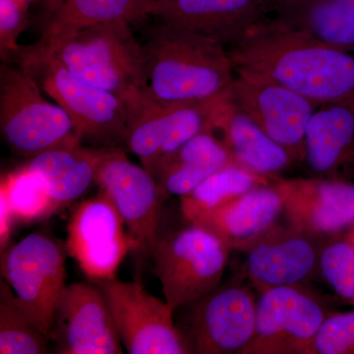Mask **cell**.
<instances>
[{
  "instance_id": "7",
  "label": "cell",
  "mask_w": 354,
  "mask_h": 354,
  "mask_svg": "<svg viewBox=\"0 0 354 354\" xmlns=\"http://www.w3.org/2000/svg\"><path fill=\"white\" fill-rule=\"evenodd\" d=\"M256 300L241 279L179 307L176 325L190 353L243 354L255 330Z\"/></svg>"
},
{
  "instance_id": "5",
  "label": "cell",
  "mask_w": 354,
  "mask_h": 354,
  "mask_svg": "<svg viewBox=\"0 0 354 354\" xmlns=\"http://www.w3.org/2000/svg\"><path fill=\"white\" fill-rule=\"evenodd\" d=\"M0 131L9 150L26 158L84 141L66 111L44 99L36 80L6 62L0 66Z\"/></svg>"
},
{
  "instance_id": "17",
  "label": "cell",
  "mask_w": 354,
  "mask_h": 354,
  "mask_svg": "<svg viewBox=\"0 0 354 354\" xmlns=\"http://www.w3.org/2000/svg\"><path fill=\"white\" fill-rule=\"evenodd\" d=\"M285 198L279 180L259 186L213 209L195 223L218 235L230 250L247 251L279 225Z\"/></svg>"
},
{
  "instance_id": "1",
  "label": "cell",
  "mask_w": 354,
  "mask_h": 354,
  "mask_svg": "<svg viewBox=\"0 0 354 354\" xmlns=\"http://www.w3.org/2000/svg\"><path fill=\"white\" fill-rule=\"evenodd\" d=\"M234 70L266 77L315 104L354 102V57L278 20L260 21L228 50Z\"/></svg>"
},
{
  "instance_id": "12",
  "label": "cell",
  "mask_w": 354,
  "mask_h": 354,
  "mask_svg": "<svg viewBox=\"0 0 354 354\" xmlns=\"http://www.w3.org/2000/svg\"><path fill=\"white\" fill-rule=\"evenodd\" d=\"M100 192L120 214L136 253L151 255L165 201L157 180L145 167L133 164L122 148H113L95 177Z\"/></svg>"
},
{
  "instance_id": "10",
  "label": "cell",
  "mask_w": 354,
  "mask_h": 354,
  "mask_svg": "<svg viewBox=\"0 0 354 354\" xmlns=\"http://www.w3.org/2000/svg\"><path fill=\"white\" fill-rule=\"evenodd\" d=\"M106 298L122 346L130 354H190L174 311L139 281H93Z\"/></svg>"
},
{
  "instance_id": "20",
  "label": "cell",
  "mask_w": 354,
  "mask_h": 354,
  "mask_svg": "<svg viewBox=\"0 0 354 354\" xmlns=\"http://www.w3.org/2000/svg\"><path fill=\"white\" fill-rule=\"evenodd\" d=\"M111 149L82 145L55 149L28 158L24 167L41 179L57 209L83 196L95 184Z\"/></svg>"
},
{
  "instance_id": "28",
  "label": "cell",
  "mask_w": 354,
  "mask_h": 354,
  "mask_svg": "<svg viewBox=\"0 0 354 354\" xmlns=\"http://www.w3.org/2000/svg\"><path fill=\"white\" fill-rule=\"evenodd\" d=\"M320 276L337 297L354 307V243L348 234L325 242Z\"/></svg>"
},
{
  "instance_id": "2",
  "label": "cell",
  "mask_w": 354,
  "mask_h": 354,
  "mask_svg": "<svg viewBox=\"0 0 354 354\" xmlns=\"http://www.w3.org/2000/svg\"><path fill=\"white\" fill-rule=\"evenodd\" d=\"M143 44L149 104L169 106L225 95L235 70L221 41L160 21Z\"/></svg>"
},
{
  "instance_id": "4",
  "label": "cell",
  "mask_w": 354,
  "mask_h": 354,
  "mask_svg": "<svg viewBox=\"0 0 354 354\" xmlns=\"http://www.w3.org/2000/svg\"><path fill=\"white\" fill-rule=\"evenodd\" d=\"M10 60L66 111L84 141L97 147L125 146L132 111L118 95L74 75L39 41L20 46Z\"/></svg>"
},
{
  "instance_id": "24",
  "label": "cell",
  "mask_w": 354,
  "mask_h": 354,
  "mask_svg": "<svg viewBox=\"0 0 354 354\" xmlns=\"http://www.w3.org/2000/svg\"><path fill=\"white\" fill-rule=\"evenodd\" d=\"M156 0H64L50 13L39 41L48 44L104 23H136L150 15Z\"/></svg>"
},
{
  "instance_id": "25",
  "label": "cell",
  "mask_w": 354,
  "mask_h": 354,
  "mask_svg": "<svg viewBox=\"0 0 354 354\" xmlns=\"http://www.w3.org/2000/svg\"><path fill=\"white\" fill-rule=\"evenodd\" d=\"M270 183L269 177L237 165H227L211 174L189 194L180 197L181 213L186 221L194 223L205 214Z\"/></svg>"
},
{
  "instance_id": "35",
  "label": "cell",
  "mask_w": 354,
  "mask_h": 354,
  "mask_svg": "<svg viewBox=\"0 0 354 354\" xmlns=\"http://www.w3.org/2000/svg\"><path fill=\"white\" fill-rule=\"evenodd\" d=\"M263 1H264V0H263Z\"/></svg>"
},
{
  "instance_id": "16",
  "label": "cell",
  "mask_w": 354,
  "mask_h": 354,
  "mask_svg": "<svg viewBox=\"0 0 354 354\" xmlns=\"http://www.w3.org/2000/svg\"><path fill=\"white\" fill-rule=\"evenodd\" d=\"M288 225L327 242L354 227V183L337 178L279 180Z\"/></svg>"
},
{
  "instance_id": "19",
  "label": "cell",
  "mask_w": 354,
  "mask_h": 354,
  "mask_svg": "<svg viewBox=\"0 0 354 354\" xmlns=\"http://www.w3.org/2000/svg\"><path fill=\"white\" fill-rule=\"evenodd\" d=\"M304 162L316 177L335 178L354 162V102L320 104L307 127Z\"/></svg>"
},
{
  "instance_id": "13",
  "label": "cell",
  "mask_w": 354,
  "mask_h": 354,
  "mask_svg": "<svg viewBox=\"0 0 354 354\" xmlns=\"http://www.w3.org/2000/svg\"><path fill=\"white\" fill-rule=\"evenodd\" d=\"M50 342L57 354H121L111 309L97 286H65L55 309Z\"/></svg>"
},
{
  "instance_id": "29",
  "label": "cell",
  "mask_w": 354,
  "mask_h": 354,
  "mask_svg": "<svg viewBox=\"0 0 354 354\" xmlns=\"http://www.w3.org/2000/svg\"><path fill=\"white\" fill-rule=\"evenodd\" d=\"M307 354H354V311L330 314Z\"/></svg>"
},
{
  "instance_id": "22",
  "label": "cell",
  "mask_w": 354,
  "mask_h": 354,
  "mask_svg": "<svg viewBox=\"0 0 354 354\" xmlns=\"http://www.w3.org/2000/svg\"><path fill=\"white\" fill-rule=\"evenodd\" d=\"M236 165L221 139L214 131H203L181 147L160 169L156 180L165 199L183 197L208 178L214 172Z\"/></svg>"
},
{
  "instance_id": "31",
  "label": "cell",
  "mask_w": 354,
  "mask_h": 354,
  "mask_svg": "<svg viewBox=\"0 0 354 354\" xmlns=\"http://www.w3.org/2000/svg\"><path fill=\"white\" fill-rule=\"evenodd\" d=\"M0 246H1V252L6 248L7 243H8L9 239L12 232V227L14 223H16L14 220L12 213H11L10 208L3 197H0Z\"/></svg>"
},
{
  "instance_id": "8",
  "label": "cell",
  "mask_w": 354,
  "mask_h": 354,
  "mask_svg": "<svg viewBox=\"0 0 354 354\" xmlns=\"http://www.w3.org/2000/svg\"><path fill=\"white\" fill-rule=\"evenodd\" d=\"M0 267L20 306L50 342L55 309L66 286L62 242L32 232L1 253Z\"/></svg>"
},
{
  "instance_id": "18",
  "label": "cell",
  "mask_w": 354,
  "mask_h": 354,
  "mask_svg": "<svg viewBox=\"0 0 354 354\" xmlns=\"http://www.w3.org/2000/svg\"><path fill=\"white\" fill-rule=\"evenodd\" d=\"M263 0H156L150 15L221 41H239L259 23Z\"/></svg>"
},
{
  "instance_id": "34",
  "label": "cell",
  "mask_w": 354,
  "mask_h": 354,
  "mask_svg": "<svg viewBox=\"0 0 354 354\" xmlns=\"http://www.w3.org/2000/svg\"><path fill=\"white\" fill-rule=\"evenodd\" d=\"M27 1H29V0H27Z\"/></svg>"
},
{
  "instance_id": "23",
  "label": "cell",
  "mask_w": 354,
  "mask_h": 354,
  "mask_svg": "<svg viewBox=\"0 0 354 354\" xmlns=\"http://www.w3.org/2000/svg\"><path fill=\"white\" fill-rule=\"evenodd\" d=\"M279 22L351 53L354 51V0H283Z\"/></svg>"
},
{
  "instance_id": "27",
  "label": "cell",
  "mask_w": 354,
  "mask_h": 354,
  "mask_svg": "<svg viewBox=\"0 0 354 354\" xmlns=\"http://www.w3.org/2000/svg\"><path fill=\"white\" fill-rule=\"evenodd\" d=\"M0 197L6 199L16 223L43 220L57 209L41 179L25 167L2 177Z\"/></svg>"
},
{
  "instance_id": "26",
  "label": "cell",
  "mask_w": 354,
  "mask_h": 354,
  "mask_svg": "<svg viewBox=\"0 0 354 354\" xmlns=\"http://www.w3.org/2000/svg\"><path fill=\"white\" fill-rule=\"evenodd\" d=\"M50 339L30 320L12 288L0 281V353L46 354Z\"/></svg>"
},
{
  "instance_id": "33",
  "label": "cell",
  "mask_w": 354,
  "mask_h": 354,
  "mask_svg": "<svg viewBox=\"0 0 354 354\" xmlns=\"http://www.w3.org/2000/svg\"><path fill=\"white\" fill-rule=\"evenodd\" d=\"M346 234L348 235L349 239H351L354 243V227L353 228V230H351V232H348V234Z\"/></svg>"
},
{
  "instance_id": "9",
  "label": "cell",
  "mask_w": 354,
  "mask_h": 354,
  "mask_svg": "<svg viewBox=\"0 0 354 354\" xmlns=\"http://www.w3.org/2000/svg\"><path fill=\"white\" fill-rule=\"evenodd\" d=\"M332 313L320 295L307 286L266 290L256 304L255 330L243 354H307Z\"/></svg>"
},
{
  "instance_id": "21",
  "label": "cell",
  "mask_w": 354,
  "mask_h": 354,
  "mask_svg": "<svg viewBox=\"0 0 354 354\" xmlns=\"http://www.w3.org/2000/svg\"><path fill=\"white\" fill-rule=\"evenodd\" d=\"M215 130L223 134L221 141L235 164L254 174L271 178L293 162L283 146L228 102L227 94L216 118Z\"/></svg>"
},
{
  "instance_id": "15",
  "label": "cell",
  "mask_w": 354,
  "mask_h": 354,
  "mask_svg": "<svg viewBox=\"0 0 354 354\" xmlns=\"http://www.w3.org/2000/svg\"><path fill=\"white\" fill-rule=\"evenodd\" d=\"M324 244L306 232L279 223L247 251L244 274L260 293L278 286H307L320 274Z\"/></svg>"
},
{
  "instance_id": "3",
  "label": "cell",
  "mask_w": 354,
  "mask_h": 354,
  "mask_svg": "<svg viewBox=\"0 0 354 354\" xmlns=\"http://www.w3.org/2000/svg\"><path fill=\"white\" fill-rule=\"evenodd\" d=\"M74 75L118 95L132 111V118L149 106L143 44L124 21L90 26L71 36L43 43Z\"/></svg>"
},
{
  "instance_id": "32",
  "label": "cell",
  "mask_w": 354,
  "mask_h": 354,
  "mask_svg": "<svg viewBox=\"0 0 354 354\" xmlns=\"http://www.w3.org/2000/svg\"><path fill=\"white\" fill-rule=\"evenodd\" d=\"M43 1L44 6H46V8L48 9V12L50 14L53 11L57 10L58 7L62 6L64 0H43Z\"/></svg>"
},
{
  "instance_id": "30",
  "label": "cell",
  "mask_w": 354,
  "mask_h": 354,
  "mask_svg": "<svg viewBox=\"0 0 354 354\" xmlns=\"http://www.w3.org/2000/svg\"><path fill=\"white\" fill-rule=\"evenodd\" d=\"M27 25V0H0V57L4 62L19 48L18 39Z\"/></svg>"
},
{
  "instance_id": "11",
  "label": "cell",
  "mask_w": 354,
  "mask_h": 354,
  "mask_svg": "<svg viewBox=\"0 0 354 354\" xmlns=\"http://www.w3.org/2000/svg\"><path fill=\"white\" fill-rule=\"evenodd\" d=\"M227 101L304 162L307 127L319 104L266 77L236 71Z\"/></svg>"
},
{
  "instance_id": "6",
  "label": "cell",
  "mask_w": 354,
  "mask_h": 354,
  "mask_svg": "<svg viewBox=\"0 0 354 354\" xmlns=\"http://www.w3.org/2000/svg\"><path fill=\"white\" fill-rule=\"evenodd\" d=\"M187 223L174 232H160L151 253L165 302L174 311L220 285L230 251L208 228Z\"/></svg>"
},
{
  "instance_id": "14",
  "label": "cell",
  "mask_w": 354,
  "mask_h": 354,
  "mask_svg": "<svg viewBox=\"0 0 354 354\" xmlns=\"http://www.w3.org/2000/svg\"><path fill=\"white\" fill-rule=\"evenodd\" d=\"M67 248L93 281L114 279L128 251L133 250L120 214L100 192L74 209L68 225Z\"/></svg>"
}]
</instances>
